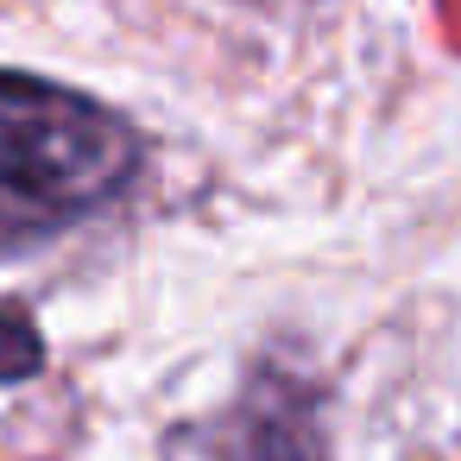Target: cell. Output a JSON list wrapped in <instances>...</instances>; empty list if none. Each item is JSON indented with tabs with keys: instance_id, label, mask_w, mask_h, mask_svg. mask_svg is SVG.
I'll use <instances>...</instances> for the list:
<instances>
[{
	"instance_id": "cell-1",
	"label": "cell",
	"mask_w": 461,
	"mask_h": 461,
	"mask_svg": "<svg viewBox=\"0 0 461 461\" xmlns=\"http://www.w3.org/2000/svg\"><path fill=\"white\" fill-rule=\"evenodd\" d=\"M146 140L102 102L0 70V259L51 247L133 190Z\"/></svg>"
},
{
	"instance_id": "cell-2",
	"label": "cell",
	"mask_w": 461,
	"mask_h": 461,
	"mask_svg": "<svg viewBox=\"0 0 461 461\" xmlns=\"http://www.w3.org/2000/svg\"><path fill=\"white\" fill-rule=\"evenodd\" d=\"M221 461H322L316 392L285 366H259L228 417Z\"/></svg>"
},
{
	"instance_id": "cell-3",
	"label": "cell",
	"mask_w": 461,
	"mask_h": 461,
	"mask_svg": "<svg viewBox=\"0 0 461 461\" xmlns=\"http://www.w3.org/2000/svg\"><path fill=\"white\" fill-rule=\"evenodd\" d=\"M39 366H45V341H39V329L26 322V310H7V303H0V385L32 379Z\"/></svg>"
}]
</instances>
